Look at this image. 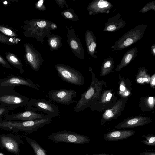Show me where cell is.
Instances as JSON below:
<instances>
[{"label": "cell", "instance_id": "1", "mask_svg": "<svg viewBox=\"0 0 155 155\" xmlns=\"http://www.w3.org/2000/svg\"><path fill=\"white\" fill-rule=\"evenodd\" d=\"M51 122V120L48 117L28 121L2 120L0 121V128L14 132L32 133L36 131L39 128L50 123Z\"/></svg>", "mask_w": 155, "mask_h": 155}, {"label": "cell", "instance_id": "2", "mask_svg": "<svg viewBox=\"0 0 155 155\" xmlns=\"http://www.w3.org/2000/svg\"><path fill=\"white\" fill-rule=\"evenodd\" d=\"M15 87L0 86V103L13 110L26 106L29 101L28 98L21 95L14 89Z\"/></svg>", "mask_w": 155, "mask_h": 155}, {"label": "cell", "instance_id": "3", "mask_svg": "<svg viewBox=\"0 0 155 155\" xmlns=\"http://www.w3.org/2000/svg\"><path fill=\"white\" fill-rule=\"evenodd\" d=\"M147 27L145 24L136 26L123 35L111 46L112 51L124 49L140 40L143 37Z\"/></svg>", "mask_w": 155, "mask_h": 155}, {"label": "cell", "instance_id": "4", "mask_svg": "<svg viewBox=\"0 0 155 155\" xmlns=\"http://www.w3.org/2000/svg\"><path fill=\"white\" fill-rule=\"evenodd\" d=\"M48 137L56 144L62 142L83 145L88 143L91 141V139L86 136L67 130L53 133Z\"/></svg>", "mask_w": 155, "mask_h": 155}, {"label": "cell", "instance_id": "5", "mask_svg": "<svg viewBox=\"0 0 155 155\" xmlns=\"http://www.w3.org/2000/svg\"><path fill=\"white\" fill-rule=\"evenodd\" d=\"M55 67L59 76L63 81L78 86L84 84V77L77 70L63 64H57Z\"/></svg>", "mask_w": 155, "mask_h": 155}, {"label": "cell", "instance_id": "6", "mask_svg": "<svg viewBox=\"0 0 155 155\" xmlns=\"http://www.w3.org/2000/svg\"><path fill=\"white\" fill-rule=\"evenodd\" d=\"M26 106V110L34 109L42 111L51 118L57 116L59 113L57 106L45 99L31 98Z\"/></svg>", "mask_w": 155, "mask_h": 155}, {"label": "cell", "instance_id": "7", "mask_svg": "<svg viewBox=\"0 0 155 155\" xmlns=\"http://www.w3.org/2000/svg\"><path fill=\"white\" fill-rule=\"evenodd\" d=\"M49 99L61 104L68 105L78 101L73 100L77 96L76 91L72 89H61L51 90L48 92Z\"/></svg>", "mask_w": 155, "mask_h": 155}, {"label": "cell", "instance_id": "8", "mask_svg": "<svg viewBox=\"0 0 155 155\" xmlns=\"http://www.w3.org/2000/svg\"><path fill=\"white\" fill-rule=\"evenodd\" d=\"M24 144V142L18 136L12 134L0 135V148L5 149L15 155L20 153V145Z\"/></svg>", "mask_w": 155, "mask_h": 155}, {"label": "cell", "instance_id": "9", "mask_svg": "<svg viewBox=\"0 0 155 155\" xmlns=\"http://www.w3.org/2000/svg\"><path fill=\"white\" fill-rule=\"evenodd\" d=\"M48 116L39 113L35 110H30L11 114H7L3 117L6 120L28 121L45 118Z\"/></svg>", "mask_w": 155, "mask_h": 155}, {"label": "cell", "instance_id": "10", "mask_svg": "<svg viewBox=\"0 0 155 155\" xmlns=\"http://www.w3.org/2000/svg\"><path fill=\"white\" fill-rule=\"evenodd\" d=\"M21 85L27 86L35 89H38V87L31 80L20 76L12 75L7 78L0 79V86L15 87Z\"/></svg>", "mask_w": 155, "mask_h": 155}, {"label": "cell", "instance_id": "11", "mask_svg": "<svg viewBox=\"0 0 155 155\" xmlns=\"http://www.w3.org/2000/svg\"><path fill=\"white\" fill-rule=\"evenodd\" d=\"M113 7L112 4L104 0H94L91 2L87 8L90 15L99 13H109Z\"/></svg>", "mask_w": 155, "mask_h": 155}, {"label": "cell", "instance_id": "12", "mask_svg": "<svg viewBox=\"0 0 155 155\" xmlns=\"http://www.w3.org/2000/svg\"><path fill=\"white\" fill-rule=\"evenodd\" d=\"M25 48L27 61L34 71H38L43 63L42 58L38 52L34 50L29 45L25 44Z\"/></svg>", "mask_w": 155, "mask_h": 155}, {"label": "cell", "instance_id": "13", "mask_svg": "<svg viewBox=\"0 0 155 155\" xmlns=\"http://www.w3.org/2000/svg\"><path fill=\"white\" fill-rule=\"evenodd\" d=\"M126 24L125 21L119 13H117L109 18L105 24L104 31L114 32L124 27Z\"/></svg>", "mask_w": 155, "mask_h": 155}, {"label": "cell", "instance_id": "14", "mask_svg": "<svg viewBox=\"0 0 155 155\" xmlns=\"http://www.w3.org/2000/svg\"><path fill=\"white\" fill-rule=\"evenodd\" d=\"M135 131L133 130H120L112 131L105 134L104 140L107 141H116L128 138L133 136Z\"/></svg>", "mask_w": 155, "mask_h": 155}, {"label": "cell", "instance_id": "15", "mask_svg": "<svg viewBox=\"0 0 155 155\" xmlns=\"http://www.w3.org/2000/svg\"><path fill=\"white\" fill-rule=\"evenodd\" d=\"M85 40L86 46L89 54L92 57H97L95 54L97 47V39L93 32L87 30L85 33Z\"/></svg>", "mask_w": 155, "mask_h": 155}, {"label": "cell", "instance_id": "16", "mask_svg": "<svg viewBox=\"0 0 155 155\" xmlns=\"http://www.w3.org/2000/svg\"><path fill=\"white\" fill-rule=\"evenodd\" d=\"M149 122V120L143 118H134L118 124L116 127L119 129L134 127L143 125Z\"/></svg>", "mask_w": 155, "mask_h": 155}, {"label": "cell", "instance_id": "17", "mask_svg": "<svg viewBox=\"0 0 155 155\" xmlns=\"http://www.w3.org/2000/svg\"><path fill=\"white\" fill-rule=\"evenodd\" d=\"M138 51L136 47L130 49L124 54L121 62L117 67V69H120L127 65L137 56Z\"/></svg>", "mask_w": 155, "mask_h": 155}, {"label": "cell", "instance_id": "18", "mask_svg": "<svg viewBox=\"0 0 155 155\" xmlns=\"http://www.w3.org/2000/svg\"><path fill=\"white\" fill-rule=\"evenodd\" d=\"M25 139L32 147L35 155H47L46 150L36 141L27 137Z\"/></svg>", "mask_w": 155, "mask_h": 155}, {"label": "cell", "instance_id": "19", "mask_svg": "<svg viewBox=\"0 0 155 155\" xmlns=\"http://www.w3.org/2000/svg\"><path fill=\"white\" fill-rule=\"evenodd\" d=\"M8 61L14 66L18 68L22 74L24 72L22 69L23 65L21 61L15 55L11 53H8L6 55Z\"/></svg>", "mask_w": 155, "mask_h": 155}, {"label": "cell", "instance_id": "20", "mask_svg": "<svg viewBox=\"0 0 155 155\" xmlns=\"http://www.w3.org/2000/svg\"><path fill=\"white\" fill-rule=\"evenodd\" d=\"M69 39V42L70 45L73 52L75 54V52L78 53L79 51L82 55L84 56V49L82 46V45L80 41H79V39H77L76 37L72 38L71 39Z\"/></svg>", "mask_w": 155, "mask_h": 155}, {"label": "cell", "instance_id": "21", "mask_svg": "<svg viewBox=\"0 0 155 155\" xmlns=\"http://www.w3.org/2000/svg\"><path fill=\"white\" fill-rule=\"evenodd\" d=\"M142 137L144 139L142 142L145 145L148 146L155 145V136L153 134L143 135Z\"/></svg>", "mask_w": 155, "mask_h": 155}, {"label": "cell", "instance_id": "22", "mask_svg": "<svg viewBox=\"0 0 155 155\" xmlns=\"http://www.w3.org/2000/svg\"><path fill=\"white\" fill-rule=\"evenodd\" d=\"M150 10H155V1L154 0L146 4L139 12L141 13H145Z\"/></svg>", "mask_w": 155, "mask_h": 155}, {"label": "cell", "instance_id": "23", "mask_svg": "<svg viewBox=\"0 0 155 155\" xmlns=\"http://www.w3.org/2000/svg\"><path fill=\"white\" fill-rule=\"evenodd\" d=\"M11 110L10 108L5 105H0V121L2 120L1 118L2 117L7 114V113Z\"/></svg>", "mask_w": 155, "mask_h": 155}, {"label": "cell", "instance_id": "24", "mask_svg": "<svg viewBox=\"0 0 155 155\" xmlns=\"http://www.w3.org/2000/svg\"><path fill=\"white\" fill-rule=\"evenodd\" d=\"M0 31L8 36L15 37L16 35L11 29L6 27L0 26Z\"/></svg>", "mask_w": 155, "mask_h": 155}, {"label": "cell", "instance_id": "25", "mask_svg": "<svg viewBox=\"0 0 155 155\" xmlns=\"http://www.w3.org/2000/svg\"><path fill=\"white\" fill-rule=\"evenodd\" d=\"M0 42L7 44H12L14 42L12 40L0 34Z\"/></svg>", "mask_w": 155, "mask_h": 155}, {"label": "cell", "instance_id": "26", "mask_svg": "<svg viewBox=\"0 0 155 155\" xmlns=\"http://www.w3.org/2000/svg\"><path fill=\"white\" fill-rule=\"evenodd\" d=\"M57 39L56 38H53L50 40V46L53 48H56L59 42L57 40Z\"/></svg>", "mask_w": 155, "mask_h": 155}, {"label": "cell", "instance_id": "27", "mask_svg": "<svg viewBox=\"0 0 155 155\" xmlns=\"http://www.w3.org/2000/svg\"><path fill=\"white\" fill-rule=\"evenodd\" d=\"M0 64L5 68L9 69L12 68L11 66L9 64L0 56Z\"/></svg>", "mask_w": 155, "mask_h": 155}, {"label": "cell", "instance_id": "28", "mask_svg": "<svg viewBox=\"0 0 155 155\" xmlns=\"http://www.w3.org/2000/svg\"><path fill=\"white\" fill-rule=\"evenodd\" d=\"M64 15L67 18L71 19L74 18L73 14L68 11H64L63 12Z\"/></svg>", "mask_w": 155, "mask_h": 155}, {"label": "cell", "instance_id": "29", "mask_svg": "<svg viewBox=\"0 0 155 155\" xmlns=\"http://www.w3.org/2000/svg\"><path fill=\"white\" fill-rule=\"evenodd\" d=\"M37 25L40 28L45 27L47 25L46 22L45 21H41L37 22Z\"/></svg>", "mask_w": 155, "mask_h": 155}, {"label": "cell", "instance_id": "30", "mask_svg": "<svg viewBox=\"0 0 155 155\" xmlns=\"http://www.w3.org/2000/svg\"><path fill=\"white\" fill-rule=\"evenodd\" d=\"M139 155H155V152L151 151L143 152L140 153Z\"/></svg>", "mask_w": 155, "mask_h": 155}, {"label": "cell", "instance_id": "31", "mask_svg": "<svg viewBox=\"0 0 155 155\" xmlns=\"http://www.w3.org/2000/svg\"><path fill=\"white\" fill-rule=\"evenodd\" d=\"M148 81V79L147 78H138L137 80V82L140 83H142L145 82H147Z\"/></svg>", "mask_w": 155, "mask_h": 155}, {"label": "cell", "instance_id": "32", "mask_svg": "<svg viewBox=\"0 0 155 155\" xmlns=\"http://www.w3.org/2000/svg\"><path fill=\"white\" fill-rule=\"evenodd\" d=\"M150 52L152 55L154 56H155V44L154 43L152 45L150 48Z\"/></svg>", "mask_w": 155, "mask_h": 155}, {"label": "cell", "instance_id": "33", "mask_svg": "<svg viewBox=\"0 0 155 155\" xmlns=\"http://www.w3.org/2000/svg\"><path fill=\"white\" fill-rule=\"evenodd\" d=\"M43 0H41L39 1L37 3V7L38 8H41L43 5Z\"/></svg>", "mask_w": 155, "mask_h": 155}, {"label": "cell", "instance_id": "34", "mask_svg": "<svg viewBox=\"0 0 155 155\" xmlns=\"http://www.w3.org/2000/svg\"><path fill=\"white\" fill-rule=\"evenodd\" d=\"M112 94L110 93H109L106 96V100L107 101H109L112 97Z\"/></svg>", "mask_w": 155, "mask_h": 155}, {"label": "cell", "instance_id": "35", "mask_svg": "<svg viewBox=\"0 0 155 155\" xmlns=\"http://www.w3.org/2000/svg\"><path fill=\"white\" fill-rule=\"evenodd\" d=\"M148 102L150 104H152L153 102V98L152 97H150L148 99Z\"/></svg>", "mask_w": 155, "mask_h": 155}, {"label": "cell", "instance_id": "36", "mask_svg": "<svg viewBox=\"0 0 155 155\" xmlns=\"http://www.w3.org/2000/svg\"><path fill=\"white\" fill-rule=\"evenodd\" d=\"M79 155H120L117 154H82Z\"/></svg>", "mask_w": 155, "mask_h": 155}, {"label": "cell", "instance_id": "37", "mask_svg": "<svg viewBox=\"0 0 155 155\" xmlns=\"http://www.w3.org/2000/svg\"><path fill=\"white\" fill-rule=\"evenodd\" d=\"M120 89L121 91H124L125 90V87L123 85H121L120 87Z\"/></svg>", "mask_w": 155, "mask_h": 155}, {"label": "cell", "instance_id": "38", "mask_svg": "<svg viewBox=\"0 0 155 155\" xmlns=\"http://www.w3.org/2000/svg\"><path fill=\"white\" fill-rule=\"evenodd\" d=\"M51 27L52 29H54L55 28H56V26H55V24H52L51 25Z\"/></svg>", "mask_w": 155, "mask_h": 155}, {"label": "cell", "instance_id": "39", "mask_svg": "<svg viewBox=\"0 0 155 155\" xmlns=\"http://www.w3.org/2000/svg\"><path fill=\"white\" fill-rule=\"evenodd\" d=\"M152 84L153 85H154L155 84V78H154L153 80L152 81Z\"/></svg>", "mask_w": 155, "mask_h": 155}, {"label": "cell", "instance_id": "40", "mask_svg": "<svg viewBox=\"0 0 155 155\" xmlns=\"http://www.w3.org/2000/svg\"><path fill=\"white\" fill-rule=\"evenodd\" d=\"M129 95V93L128 92H126L125 93V96H128Z\"/></svg>", "mask_w": 155, "mask_h": 155}, {"label": "cell", "instance_id": "41", "mask_svg": "<svg viewBox=\"0 0 155 155\" xmlns=\"http://www.w3.org/2000/svg\"><path fill=\"white\" fill-rule=\"evenodd\" d=\"M0 155H5L3 153L1 152H0Z\"/></svg>", "mask_w": 155, "mask_h": 155}]
</instances>
